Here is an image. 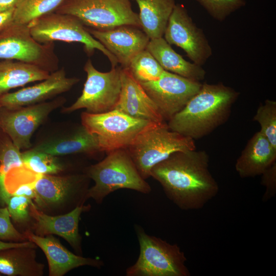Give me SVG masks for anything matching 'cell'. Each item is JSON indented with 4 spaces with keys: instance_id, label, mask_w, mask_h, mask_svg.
<instances>
[{
    "instance_id": "obj_1",
    "label": "cell",
    "mask_w": 276,
    "mask_h": 276,
    "mask_svg": "<svg viewBox=\"0 0 276 276\" xmlns=\"http://www.w3.org/2000/svg\"><path fill=\"white\" fill-rule=\"evenodd\" d=\"M209 162L204 150L176 152L154 166L150 176L180 209L199 210L219 191L218 184L209 170Z\"/></svg>"
},
{
    "instance_id": "obj_2",
    "label": "cell",
    "mask_w": 276,
    "mask_h": 276,
    "mask_svg": "<svg viewBox=\"0 0 276 276\" xmlns=\"http://www.w3.org/2000/svg\"><path fill=\"white\" fill-rule=\"evenodd\" d=\"M239 94L222 83H204L185 106L168 121V126L194 141L201 139L226 122Z\"/></svg>"
},
{
    "instance_id": "obj_3",
    "label": "cell",
    "mask_w": 276,
    "mask_h": 276,
    "mask_svg": "<svg viewBox=\"0 0 276 276\" xmlns=\"http://www.w3.org/2000/svg\"><path fill=\"white\" fill-rule=\"evenodd\" d=\"M99 163L84 169L83 173L94 181L89 188L87 198L101 203L111 193L119 189H129L148 194L151 187L139 173L125 149H116L107 153Z\"/></svg>"
},
{
    "instance_id": "obj_4",
    "label": "cell",
    "mask_w": 276,
    "mask_h": 276,
    "mask_svg": "<svg viewBox=\"0 0 276 276\" xmlns=\"http://www.w3.org/2000/svg\"><path fill=\"white\" fill-rule=\"evenodd\" d=\"M195 149L193 139L170 130L164 122L146 127L125 149L141 176L146 180L150 177L153 167L172 153Z\"/></svg>"
},
{
    "instance_id": "obj_5",
    "label": "cell",
    "mask_w": 276,
    "mask_h": 276,
    "mask_svg": "<svg viewBox=\"0 0 276 276\" xmlns=\"http://www.w3.org/2000/svg\"><path fill=\"white\" fill-rule=\"evenodd\" d=\"M140 254L134 264L126 268V276H190L185 253L176 244L147 234L135 224Z\"/></svg>"
},
{
    "instance_id": "obj_6",
    "label": "cell",
    "mask_w": 276,
    "mask_h": 276,
    "mask_svg": "<svg viewBox=\"0 0 276 276\" xmlns=\"http://www.w3.org/2000/svg\"><path fill=\"white\" fill-rule=\"evenodd\" d=\"M28 26L31 36L40 43L55 41L81 43L88 56L93 55L98 50L108 58L112 67L118 64L116 57L73 15L54 12L33 20Z\"/></svg>"
},
{
    "instance_id": "obj_7",
    "label": "cell",
    "mask_w": 276,
    "mask_h": 276,
    "mask_svg": "<svg viewBox=\"0 0 276 276\" xmlns=\"http://www.w3.org/2000/svg\"><path fill=\"white\" fill-rule=\"evenodd\" d=\"M55 12L73 15L95 30L124 25L141 28L139 14L132 10L130 0H65Z\"/></svg>"
},
{
    "instance_id": "obj_8",
    "label": "cell",
    "mask_w": 276,
    "mask_h": 276,
    "mask_svg": "<svg viewBox=\"0 0 276 276\" xmlns=\"http://www.w3.org/2000/svg\"><path fill=\"white\" fill-rule=\"evenodd\" d=\"M81 124L97 136L102 151L126 149L146 127L155 123L132 118L118 110L81 114Z\"/></svg>"
},
{
    "instance_id": "obj_9",
    "label": "cell",
    "mask_w": 276,
    "mask_h": 276,
    "mask_svg": "<svg viewBox=\"0 0 276 276\" xmlns=\"http://www.w3.org/2000/svg\"><path fill=\"white\" fill-rule=\"evenodd\" d=\"M84 70L87 77L81 95L72 105L62 108V112L84 108L88 113H101L114 109L121 92V67H112L109 72H101L88 59Z\"/></svg>"
},
{
    "instance_id": "obj_10",
    "label": "cell",
    "mask_w": 276,
    "mask_h": 276,
    "mask_svg": "<svg viewBox=\"0 0 276 276\" xmlns=\"http://www.w3.org/2000/svg\"><path fill=\"white\" fill-rule=\"evenodd\" d=\"M54 42L40 43L31 36L28 25L13 22L0 33V59L36 65L51 73L59 68Z\"/></svg>"
},
{
    "instance_id": "obj_11",
    "label": "cell",
    "mask_w": 276,
    "mask_h": 276,
    "mask_svg": "<svg viewBox=\"0 0 276 276\" xmlns=\"http://www.w3.org/2000/svg\"><path fill=\"white\" fill-rule=\"evenodd\" d=\"M63 97L50 101L17 108L0 107V129L21 150L32 147L31 139L34 132L53 111L65 103Z\"/></svg>"
},
{
    "instance_id": "obj_12",
    "label": "cell",
    "mask_w": 276,
    "mask_h": 276,
    "mask_svg": "<svg viewBox=\"0 0 276 276\" xmlns=\"http://www.w3.org/2000/svg\"><path fill=\"white\" fill-rule=\"evenodd\" d=\"M140 84L165 122L180 111L202 85L200 82L167 71L157 80Z\"/></svg>"
},
{
    "instance_id": "obj_13",
    "label": "cell",
    "mask_w": 276,
    "mask_h": 276,
    "mask_svg": "<svg viewBox=\"0 0 276 276\" xmlns=\"http://www.w3.org/2000/svg\"><path fill=\"white\" fill-rule=\"evenodd\" d=\"M164 36L168 43L181 48L193 62L199 65L204 64L212 55L202 30L193 21L182 5L174 6Z\"/></svg>"
},
{
    "instance_id": "obj_14",
    "label": "cell",
    "mask_w": 276,
    "mask_h": 276,
    "mask_svg": "<svg viewBox=\"0 0 276 276\" xmlns=\"http://www.w3.org/2000/svg\"><path fill=\"white\" fill-rule=\"evenodd\" d=\"M90 179L84 173L64 176L38 174L34 181L35 206L46 209L72 201L77 206L84 204Z\"/></svg>"
},
{
    "instance_id": "obj_15",
    "label": "cell",
    "mask_w": 276,
    "mask_h": 276,
    "mask_svg": "<svg viewBox=\"0 0 276 276\" xmlns=\"http://www.w3.org/2000/svg\"><path fill=\"white\" fill-rule=\"evenodd\" d=\"M87 30L116 57L122 68H127L132 58L146 49L150 40L141 28L131 25H121L103 30Z\"/></svg>"
},
{
    "instance_id": "obj_16",
    "label": "cell",
    "mask_w": 276,
    "mask_h": 276,
    "mask_svg": "<svg viewBox=\"0 0 276 276\" xmlns=\"http://www.w3.org/2000/svg\"><path fill=\"white\" fill-rule=\"evenodd\" d=\"M79 81L76 77H67L62 67L37 84L4 94L0 97V106L14 108L44 102L70 90Z\"/></svg>"
},
{
    "instance_id": "obj_17",
    "label": "cell",
    "mask_w": 276,
    "mask_h": 276,
    "mask_svg": "<svg viewBox=\"0 0 276 276\" xmlns=\"http://www.w3.org/2000/svg\"><path fill=\"white\" fill-rule=\"evenodd\" d=\"M89 209V206L82 204L64 215L51 216L38 210L32 202L29 211L34 220V234L40 236L58 235L64 239L76 252L81 254L82 238L79 232V222L82 212Z\"/></svg>"
},
{
    "instance_id": "obj_18",
    "label": "cell",
    "mask_w": 276,
    "mask_h": 276,
    "mask_svg": "<svg viewBox=\"0 0 276 276\" xmlns=\"http://www.w3.org/2000/svg\"><path fill=\"white\" fill-rule=\"evenodd\" d=\"M24 235L44 253L50 276H62L70 270L83 266L101 268L104 265L98 258H85L71 252L53 235L40 236L27 231Z\"/></svg>"
},
{
    "instance_id": "obj_19",
    "label": "cell",
    "mask_w": 276,
    "mask_h": 276,
    "mask_svg": "<svg viewBox=\"0 0 276 276\" xmlns=\"http://www.w3.org/2000/svg\"><path fill=\"white\" fill-rule=\"evenodd\" d=\"M121 92L114 109L152 123L166 122L154 102L127 68L121 67Z\"/></svg>"
},
{
    "instance_id": "obj_20",
    "label": "cell",
    "mask_w": 276,
    "mask_h": 276,
    "mask_svg": "<svg viewBox=\"0 0 276 276\" xmlns=\"http://www.w3.org/2000/svg\"><path fill=\"white\" fill-rule=\"evenodd\" d=\"M31 148L57 156L79 153L95 156L103 152L97 136L81 124L64 133L45 138Z\"/></svg>"
},
{
    "instance_id": "obj_21",
    "label": "cell",
    "mask_w": 276,
    "mask_h": 276,
    "mask_svg": "<svg viewBox=\"0 0 276 276\" xmlns=\"http://www.w3.org/2000/svg\"><path fill=\"white\" fill-rule=\"evenodd\" d=\"M276 160V148L260 131L249 139L235 164L241 178L261 175Z\"/></svg>"
},
{
    "instance_id": "obj_22",
    "label": "cell",
    "mask_w": 276,
    "mask_h": 276,
    "mask_svg": "<svg viewBox=\"0 0 276 276\" xmlns=\"http://www.w3.org/2000/svg\"><path fill=\"white\" fill-rule=\"evenodd\" d=\"M146 49L165 71L199 82L205 78L201 66L186 60L163 37L150 39Z\"/></svg>"
},
{
    "instance_id": "obj_23",
    "label": "cell",
    "mask_w": 276,
    "mask_h": 276,
    "mask_svg": "<svg viewBox=\"0 0 276 276\" xmlns=\"http://www.w3.org/2000/svg\"><path fill=\"white\" fill-rule=\"evenodd\" d=\"M36 245L12 247L0 250V273L9 276H41L44 265L36 260Z\"/></svg>"
},
{
    "instance_id": "obj_24",
    "label": "cell",
    "mask_w": 276,
    "mask_h": 276,
    "mask_svg": "<svg viewBox=\"0 0 276 276\" xmlns=\"http://www.w3.org/2000/svg\"><path fill=\"white\" fill-rule=\"evenodd\" d=\"M51 73L36 65L5 60L0 62V97L13 88L42 81Z\"/></svg>"
},
{
    "instance_id": "obj_25",
    "label": "cell",
    "mask_w": 276,
    "mask_h": 276,
    "mask_svg": "<svg viewBox=\"0 0 276 276\" xmlns=\"http://www.w3.org/2000/svg\"><path fill=\"white\" fill-rule=\"evenodd\" d=\"M140 9L141 29L150 39L163 37L175 0H133Z\"/></svg>"
},
{
    "instance_id": "obj_26",
    "label": "cell",
    "mask_w": 276,
    "mask_h": 276,
    "mask_svg": "<svg viewBox=\"0 0 276 276\" xmlns=\"http://www.w3.org/2000/svg\"><path fill=\"white\" fill-rule=\"evenodd\" d=\"M22 166L20 150L0 129V201L3 203L11 196L5 186L6 177L12 170Z\"/></svg>"
},
{
    "instance_id": "obj_27",
    "label": "cell",
    "mask_w": 276,
    "mask_h": 276,
    "mask_svg": "<svg viewBox=\"0 0 276 276\" xmlns=\"http://www.w3.org/2000/svg\"><path fill=\"white\" fill-rule=\"evenodd\" d=\"M65 0H19L14 12V22L28 25L32 21L55 12Z\"/></svg>"
},
{
    "instance_id": "obj_28",
    "label": "cell",
    "mask_w": 276,
    "mask_h": 276,
    "mask_svg": "<svg viewBox=\"0 0 276 276\" xmlns=\"http://www.w3.org/2000/svg\"><path fill=\"white\" fill-rule=\"evenodd\" d=\"M24 166L32 172L40 175H57L65 168L57 156L32 148L21 152Z\"/></svg>"
},
{
    "instance_id": "obj_29",
    "label": "cell",
    "mask_w": 276,
    "mask_h": 276,
    "mask_svg": "<svg viewBox=\"0 0 276 276\" xmlns=\"http://www.w3.org/2000/svg\"><path fill=\"white\" fill-rule=\"evenodd\" d=\"M127 68L140 83L156 80L165 71L146 49L132 58Z\"/></svg>"
},
{
    "instance_id": "obj_30",
    "label": "cell",
    "mask_w": 276,
    "mask_h": 276,
    "mask_svg": "<svg viewBox=\"0 0 276 276\" xmlns=\"http://www.w3.org/2000/svg\"><path fill=\"white\" fill-rule=\"evenodd\" d=\"M253 120L259 124L260 131L276 148V102L266 100L258 107Z\"/></svg>"
},
{
    "instance_id": "obj_31",
    "label": "cell",
    "mask_w": 276,
    "mask_h": 276,
    "mask_svg": "<svg viewBox=\"0 0 276 276\" xmlns=\"http://www.w3.org/2000/svg\"><path fill=\"white\" fill-rule=\"evenodd\" d=\"M218 21L225 20L236 10L246 4L244 0H196Z\"/></svg>"
},
{
    "instance_id": "obj_32",
    "label": "cell",
    "mask_w": 276,
    "mask_h": 276,
    "mask_svg": "<svg viewBox=\"0 0 276 276\" xmlns=\"http://www.w3.org/2000/svg\"><path fill=\"white\" fill-rule=\"evenodd\" d=\"M33 202L29 198L17 195H11L6 202L10 216L18 223H26L31 218L29 208Z\"/></svg>"
},
{
    "instance_id": "obj_33",
    "label": "cell",
    "mask_w": 276,
    "mask_h": 276,
    "mask_svg": "<svg viewBox=\"0 0 276 276\" xmlns=\"http://www.w3.org/2000/svg\"><path fill=\"white\" fill-rule=\"evenodd\" d=\"M10 218L7 208H0V239L17 242L27 241L25 235L14 227Z\"/></svg>"
},
{
    "instance_id": "obj_34",
    "label": "cell",
    "mask_w": 276,
    "mask_h": 276,
    "mask_svg": "<svg viewBox=\"0 0 276 276\" xmlns=\"http://www.w3.org/2000/svg\"><path fill=\"white\" fill-rule=\"evenodd\" d=\"M261 175V184L266 188L263 201H267L273 197L276 193V163H274Z\"/></svg>"
},
{
    "instance_id": "obj_35",
    "label": "cell",
    "mask_w": 276,
    "mask_h": 276,
    "mask_svg": "<svg viewBox=\"0 0 276 276\" xmlns=\"http://www.w3.org/2000/svg\"><path fill=\"white\" fill-rule=\"evenodd\" d=\"M35 179L31 182L20 183L13 190L11 195L22 196L32 200L34 199L35 198L34 185Z\"/></svg>"
},
{
    "instance_id": "obj_36",
    "label": "cell",
    "mask_w": 276,
    "mask_h": 276,
    "mask_svg": "<svg viewBox=\"0 0 276 276\" xmlns=\"http://www.w3.org/2000/svg\"><path fill=\"white\" fill-rule=\"evenodd\" d=\"M14 9L5 12H0V33L14 22Z\"/></svg>"
},
{
    "instance_id": "obj_37",
    "label": "cell",
    "mask_w": 276,
    "mask_h": 276,
    "mask_svg": "<svg viewBox=\"0 0 276 276\" xmlns=\"http://www.w3.org/2000/svg\"><path fill=\"white\" fill-rule=\"evenodd\" d=\"M33 243V242L29 240L18 242H6L3 241L2 240L0 239V250L12 247L28 246L32 245Z\"/></svg>"
},
{
    "instance_id": "obj_38",
    "label": "cell",
    "mask_w": 276,
    "mask_h": 276,
    "mask_svg": "<svg viewBox=\"0 0 276 276\" xmlns=\"http://www.w3.org/2000/svg\"><path fill=\"white\" fill-rule=\"evenodd\" d=\"M19 0H0V12L15 9Z\"/></svg>"
},
{
    "instance_id": "obj_39",
    "label": "cell",
    "mask_w": 276,
    "mask_h": 276,
    "mask_svg": "<svg viewBox=\"0 0 276 276\" xmlns=\"http://www.w3.org/2000/svg\"><path fill=\"white\" fill-rule=\"evenodd\" d=\"M0 107H1V106H0Z\"/></svg>"
}]
</instances>
